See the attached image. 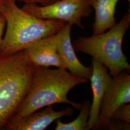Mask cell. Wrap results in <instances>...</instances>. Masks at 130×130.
<instances>
[{"mask_svg": "<svg viewBox=\"0 0 130 130\" xmlns=\"http://www.w3.org/2000/svg\"><path fill=\"white\" fill-rule=\"evenodd\" d=\"M87 82V79L76 77L65 69L36 67L28 93L11 121L56 103L69 104L79 110L82 104L70 101L68 94L76 86Z\"/></svg>", "mask_w": 130, "mask_h": 130, "instance_id": "cell-1", "label": "cell"}, {"mask_svg": "<svg viewBox=\"0 0 130 130\" xmlns=\"http://www.w3.org/2000/svg\"><path fill=\"white\" fill-rule=\"evenodd\" d=\"M36 68L25 50L0 55V130L6 128L27 95Z\"/></svg>", "mask_w": 130, "mask_h": 130, "instance_id": "cell-2", "label": "cell"}, {"mask_svg": "<svg viewBox=\"0 0 130 130\" xmlns=\"http://www.w3.org/2000/svg\"><path fill=\"white\" fill-rule=\"evenodd\" d=\"M15 1H9L5 13L6 27L0 55L27 49L42 38L55 35L66 22L38 18L25 11Z\"/></svg>", "mask_w": 130, "mask_h": 130, "instance_id": "cell-3", "label": "cell"}, {"mask_svg": "<svg viewBox=\"0 0 130 130\" xmlns=\"http://www.w3.org/2000/svg\"><path fill=\"white\" fill-rule=\"evenodd\" d=\"M130 26L128 12L107 32L77 39L74 42L75 50L92 56L109 70L112 77H115L125 70H130L122 49L123 38Z\"/></svg>", "mask_w": 130, "mask_h": 130, "instance_id": "cell-4", "label": "cell"}, {"mask_svg": "<svg viewBox=\"0 0 130 130\" xmlns=\"http://www.w3.org/2000/svg\"><path fill=\"white\" fill-rule=\"evenodd\" d=\"M91 7L89 0H59L46 5L26 4L22 8L38 18L60 20L84 29L82 19L90 15Z\"/></svg>", "mask_w": 130, "mask_h": 130, "instance_id": "cell-5", "label": "cell"}, {"mask_svg": "<svg viewBox=\"0 0 130 130\" xmlns=\"http://www.w3.org/2000/svg\"><path fill=\"white\" fill-rule=\"evenodd\" d=\"M130 102V75L123 71L112 77L101 103L98 121L93 130H108L114 113Z\"/></svg>", "mask_w": 130, "mask_h": 130, "instance_id": "cell-6", "label": "cell"}, {"mask_svg": "<svg viewBox=\"0 0 130 130\" xmlns=\"http://www.w3.org/2000/svg\"><path fill=\"white\" fill-rule=\"evenodd\" d=\"M72 25L66 23L56 33L57 50L67 70L72 74L81 78L90 79L92 73V67L84 66L77 57L71 39Z\"/></svg>", "mask_w": 130, "mask_h": 130, "instance_id": "cell-7", "label": "cell"}, {"mask_svg": "<svg viewBox=\"0 0 130 130\" xmlns=\"http://www.w3.org/2000/svg\"><path fill=\"white\" fill-rule=\"evenodd\" d=\"M92 62V73L89 79L93 92V102L87 123L88 130L93 129L98 121L103 98L112 79L107 68L101 62L93 58Z\"/></svg>", "mask_w": 130, "mask_h": 130, "instance_id": "cell-8", "label": "cell"}, {"mask_svg": "<svg viewBox=\"0 0 130 130\" xmlns=\"http://www.w3.org/2000/svg\"><path fill=\"white\" fill-rule=\"evenodd\" d=\"M73 110L67 107L59 111L54 110L52 105L46 107L44 109L34 112L27 116L15 121H11L6 126L8 130H44L58 119L71 116Z\"/></svg>", "mask_w": 130, "mask_h": 130, "instance_id": "cell-9", "label": "cell"}, {"mask_svg": "<svg viewBox=\"0 0 130 130\" xmlns=\"http://www.w3.org/2000/svg\"><path fill=\"white\" fill-rule=\"evenodd\" d=\"M56 34L42 38L25 50L28 58L36 67L50 66L67 70L57 50Z\"/></svg>", "mask_w": 130, "mask_h": 130, "instance_id": "cell-10", "label": "cell"}, {"mask_svg": "<svg viewBox=\"0 0 130 130\" xmlns=\"http://www.w3.org/2000/svg\"><path fill=\"white\" fill-rule=\"evenodd\" d=\"M120 0H89L95 11V20L93 24V35L106 31L116 24L115 14Z\"/></svg>", "mask_w": 130, "mask_h": 130, "instance_id": "cell-11", "label": "cell"}, {"mask_svg": "<svg viewBox=\"0 0 130 130\" xmlns=\"http://www.w3.org/2000/svg\"><path fill=\"white\" fill-rule=\"evenodd\" d=\"M91 103L88 100L84 101L79 110L80 113L74 121L69 123H63L60 119L56 120V130H88L87 123L88 121Z\"/></svg>", "mask_w": 130, "mask_h": 130, "instance_id": "cell-12", "label": "cell"}, {"mask_svg": "<svg viewBox=\"0 0 130 130\" xmlns=\"http://www.w3.org/2000/svg\"><path fill=\"white\" fill-rule=\"evenodd\" d=\"M112 119L130 123V105L124 104L119 107L113 114Z\"/></svg>", "mask_w": 130, "mask_h": 130, "instance_id": "cell-13", "label": "cell"}, {"mask_svg": "<svg viewBox=\"0 0 130 130\" xmlns=\"http://www.w3.org/2000/svg\"><path fill=\"white\" fill-rule=\"evenodd\" d=\"M130 123L124 122H122L121 121L116 120L112 119L110 121L108 130H130Z\"/></svg>", "mask_w": 130, "mask_h": 130, "instance_id": "cell-14", "label": "cell"}, {"mask_svg": "<svg viewBox=\"0 0 130 130\" xmlns=\"http://www.w3.org/2000/svg\"><path fill=\"white\" fill-rule=\"evenodd\" d=\"M59 0H15L16 2H20L26 4H34L40 5H50Z\"/></svg>", "mask_w": 130, "mask_h": 130, "instance_id": "cell-15", "label": "cell"}, {"mask_svg": "<svg viewBox=\"0 0 130 130\" xmlns=\"http://www.w3.org/2000/svg\"><path fill=\"white\" fill-rule=\"evenodd\" d=\"M6 27V21L3 13H0V48L2 45Z\"/></svg>", "mask_w": 130, "mask_h": 130, "instance_id": "cell-16", "label": "cell"}, {"mask_svg": "<svg viewBox=\"0 0 130 130\" xmlns=\"http://www.w3.org/2000/svg\"><path fill=\"white\" fill-rule=\"evenodd\" d=\"M8 0H0V13H5L8 5Z\"/></svg>", "mask_w": 130, "mask_h": 130, "instance_id": "cell-17", "label": "cell"}, {"mask_svg": "<svg viewBox=\"0 0 130 130\" xmlns=\"http://www.w3.org/2000/svg\"><path fill=\"white\" fill-rule=\"evenodd\" d=\"M8 2L9 1H15V0H8Z\"/></svg>", "mask_w": 130, "mask_h": 130, "instance_id": "cell-18", "label": "cell"}]
</instances>
